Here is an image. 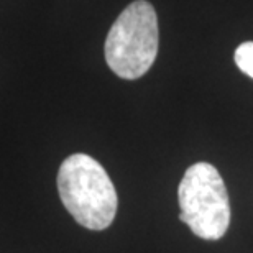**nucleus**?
<instances>
[{
    "mask_svg": "<svg viewBox=\"0 0 253 253\" xmlns=\"http://www.w3.org/2000/svg\"><path fill=\"white\" fill-rule=\"evenodd\" d=\"M58 191L64 207L79 225L104 230L117 214V191L102 165L89 155L68 156L58 173Z\"/></svg>",
    "mask_w": 253,
    "mask_h": 253,
    "instance_id": "nucleus-1",
    "label": "nucleus"
},
{
    "mask_svg": "<svg viewBox=\"0 0 253 253\" xmlns=\"http://www.w3.org/2000/svg\"><path fill=\"white\" fill-rule=\"evenodd\" d=\"M158 17L153 5L135 0L115 20L105 40V61L122 79H138L158 54Z\"/></svg>",
    "mask_w": 253,
    "mask_h": 253,
    "instance_id": "nucleus-2",
    "label": "nucleus"
},
{
    "mask_svg": "<svg viewBox=\"0 0 253 253\" xmlns=\"http://www.w3.org/2000/svg\"><path fill=\"white\" fill-rule=\"evenodd\" d=\"M179 219L204 240H219L230 225V204L224 179L209 163L186 169L179 183Z\"/></svg>",
    "mask_w": 253,
    "mask_h": 253,
    "instance_id": "nucleus-3",
    "label": "nucleus"
},
{
    "mask_svg": "<svg viewBox=\"0 0 253 253\" xmlns=\"http://www.w3.org/2000/svg\"><path fill=\"white\" fill-rule=\"evenodd\" d=\"M235 64L242 73L253 79V42L242 43L235 49Z\"/></svg>",
    "mask_w": 253,
    "mask_h": 253,
    "instance_id": "nucleus-4",
    "label": "nucleus"
}]
</instances>
